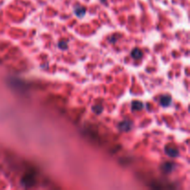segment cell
Here are the masks:
<instances>
[{"mask_svg":"<svg viewBox=\"0 0 190 190\" xmlns=\"http://www.w3.org/2000/svg\"><path fill=\"white\" fill-rule=\"evenodd\" d=\"M119 127H120V129L122 130V131L127 132L132 128V122L130 121H123V122H122L120 124H119Z\"/></svg>","mask_w":190,"mask_h":190,"instance_id":"cell-3","label":"cell"},{"mask_svg":"<svg viewBox=\"0 0 190 190\" xmlns=\"http://www.w3.org/2000/svg\"><path fill=\"white\" fill-rule=\"evenodd\" d=\"M58 46H59V48H61V49H67V47H68V42H67V41H61V42H59Z\"/></svg>","mask_w":190,"mask_h":190,"instance_id":"cell-9","label":"cell"},{"mask_svg":"<svg viewBox=\"0 0 190 190\" xmlns=\"http://www.w3.org/2000/svg\"><path fill=\"white\" fill-rule=\"evenodd\" d=\"M173 167H175V166H173L172 164H171V163H165L161 168H162V170H163L164 172H171L173 169Z\"/></svg>","mask_w":190,"mask_h":190,"instance_id":"cell-7","label":"cell"},{"mask_svg":"<svg viewBox=\"0 0 190 190\" xmlns=\"http://www.w3.org/2000/svg\"><path fill=\"white\" fill-rule=\"evenodd\" d=\"M103 110V108L101 105H96L93 107V111L96 114H100Z\"/></svg>","mask_w":190,"mask_h":190,"instance_id":"cell-8","label":"cell"},{"mask_svg":"<svg viewBox=\"0 0 190 190\" xmlns=\"http://www.w3.org/2000/svg\"><path fill=\"white\" fill-rule=\"evenodd\" d=\"M160 105L162 107H168L172 102V97L168 95H163V96H160Z\"/></svg>","mask_w":190,"mask_h":190,"instance_id":"cell-2","label":"cell"},{"mask_svg":"<svg viewBox=\"0 0 190 190\" xmlns=\"http://www.w3.org/2000/svg\"><path fill=\"white\" fill-rule=\"evenodd\" d=\"M165 153L168 155V156H170L172 157V158H175V157H177L178 156V149L176 148H175V146H168L165 148Z\"/></svg>","mask_w":190,"mask_h":190,"instance_id":"cell-1","label":"cell"},{"mask_svg":"<svg viewBox=\"0 0 190 190\" xmlns=\"http://www.w3.org/2000/svg\"><path fill=\"white\" fill-rule=\"evenodd\" d=\"M74 13H75L76 16H77V17L81 18V17H83V16L85 14V8H83V7L78 6V7H76L74 8Z\"/></svg>","mask_w":190,"mask_h":190,"instance_id":"cell-4","label":"cell"},{"mask_svg":"<svg viewBox=\"0 0 190 190\" xmlns=\"http://www.w3.org/2000/svg\"><path fill=\"white\" fill-rule=\"evenodd\" d=\"M144 105H143V103L142 102H140V101H133L132 102V108H133V110H141L143 108Z\"/></svg>","mask_w":190,"mask_h":190,"instance_id":"cell-6","label":"cell"},{"mask_svg":"<svg viewBox=\"0 0 190 190\" xmlns=\"http://www.w3.org/2000/svg\"><path fill=\"white\" fill-rule=\"evenodd\" d=\"M131 55L134 59H139V58H141L143 57V52L141 51L140 49H138V48H134V49L132 51Z\"/></svg>","mask_w":190,"mask_h":190,"instance_id":"cell-5","label":"cell"}]
</instances>
